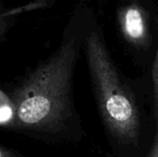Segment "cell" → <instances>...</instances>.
Segmentation results:
<instances>
[{
	"label": "cell",
	"mask_w": 158,
	"mask_h": 157,
	"mask_svg": "<svg viewBox=\"0 0 158 157\" xmlns=\"http://www.w3.org/2000/svg\"><path fill=\"white\" fill-rule=\"evenodd\" d=\"M93 14L92 8L81 2L64 28L58 48L13 89L9 127L35 136L57 138L75 125L77 115L73 78Z\"/></svg>",
	"instance_id": "6da1fadb"
},
{
	"label": "cell",
	"mask_w": 158,
	"mask_h": 157,
	"mask_svg": "<svg viewBox=\"0 0 158 157\" xmlns=\"http://www.w3.org/2000/svg\"><path fill=\"white\" fill-rule=\"evenodd\" d=\"M83 50L97 109L109 136L119 144H138L141 129L139 102L115 65L95 14L84 36Z\"/></svg>",
	"instance_id": "7a4b0ae2"
},
{
	"label": "cell",
	"mask_w": 158,
	"mask_h": 157,
	"mask_svg": "<svg viewBox=\"0 0 158 157\" xmlns=\"http://www.w3.org/2000/svg\"><path fill=\"white\" fill-rule=\"evenodd\" d=\"M117 29L133 52L150 53L158 44V11L154 0H117Z\"/></svg>",
	"instance_id": "3957f363"
},
{
	"label": "cell",
	"mask_w": 158,
	"mask_h": 157,
	"mask_svg": "<svg viewBox=\"0 0 158 157\" xmlns=\"http://www.w3.org/2000/svg\"><path fill=\"white\" fill-rule=\"evenodd\" d=\"M14 11L6 10V6L0 1V42L6 38V34L15 24Z\"/></svg>",
	"instance_id": "277c9868"
},
{
	"label": "cell",
	"mask_w": 158,
	"mask_h": 157,
	"mask_svg": "<svg viewBox=\"0 0 158 157\" xmlns=\"http://www.w3.org/2000/svg\"><path fill=\"white\" fill-rule=\"evenodd\" d=\"M152 80H153V99H154V109L156 118H158V44L155 50L154 64H153L152 71Z\"/></svg>",
	"instance_id": "5b68a950"
},
{
	"label": "cell",
	"mask_w": 158,
	"mask_h": 157,
	"mask_svg": "<svg viewBox=\"0 0 158 157\" xmlns=\"http://www.w3.org/2000/svg\"><path fill=\"white\" fill-rule=\"evenodd\" d=\"M0 157H24L21 155L19 153H16L15 151L8 147H3V145H0Z\"/></svg>",
	"instance_id": "8992f818"
},
{
	"label": "cell",
	"mask_w": 158,
	"mask_h": 157,
	"mask_svg": "<svg viewBox=\"0 0 158 157\" xmlns=\"http://www.w3.org/2000/svg\"><path fill=\"white\" fill-rule=\"evenodd\" d=\"M37 3L41 4V6H44V4H46L48 2V0H35Z\"/></svg>",
	"instance_id": "52a82bcc"
},
{
	"label": "cell",
	"mask_w": 158,
	"mask_h": 157,
	"mask_svg": "<svg viewBox=\"0 0 158 157\" xmlns=\"http://www.w3.org/2000/svg\"><path fill=\"white\" fill-rule=\"evenodd\" d=\"M154 1H157V0H154Z\"/></svg>",
	"instance_id": "ba28073f"
}]
</instances>
